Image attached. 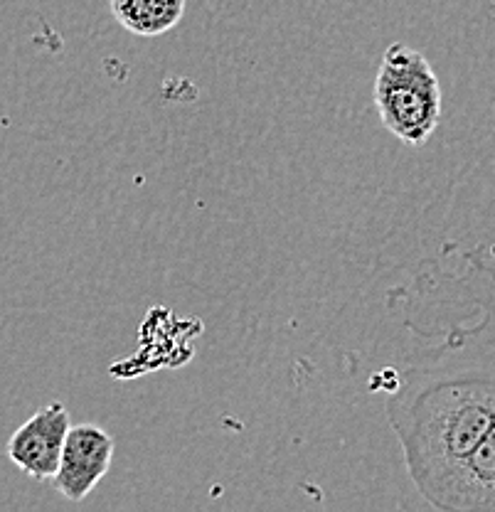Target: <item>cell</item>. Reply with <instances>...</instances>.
<instances>
[{
	"label": "cell",
	"instance_id": "cell-1",
	"mask_svg": "<svg viewBox=\"0 0 495 512\" xmlns=\"http://www.w3.org/2000/svg\"><path fill=\"white\" fill-rule=\"evenodd\" d=\"M387 419L414 488L444 510L466 461L495 429V355L407 372Z\"/></svg>",
	"mask_w": 495,
	"mask_h": 512
},
{
	"label": "cell",
	"instance_id": "cell-2",
	"mask_svg": "<svg viewBox=\"0 0 495 512\" xmlns=\"http://www.w3.org/2000/svg\"><path fill=\"white\" fill-rule=\"evenodd\" d=\"M372 96L382 126L407 146H424L441 124L439 77L427 55L404 42L382 52Z\"/></svg>",
	"mask_w": 495,
	"mask_h": 512
},
{
	"label": "cell",
	"instance_id": "cell-3",
	"mask_svg": "<svg viewBox=\"0 0 495 512\" xmlns=\"http://www.w3.org/2000/svg\"><path fill=\"white\" fill-rule=\"evenodd\" d=\"M69 429H72V421H69L65 404H45L10 436L8 458L25 476L52 480L60 468Z\"/></svg>",
	"mask_w": 495,
	"mask_h": 512
},
{
	"label": "cell",
	"instance_id": "cell-4",
	"mask_svg": "<svg viewBox=\"0 0 495 512\" xmlns=\"http://www.w3.org/2000/svg\"><path fill=\"white\" fill-rule=\"evenodd\" d=\"M114 439L97 424H77L69 429L57 476L55 490L72 503H82L106 478L114 461Z\"/></svg>",
	"mask_w": 495,
	"mask_h": 512
},
{
	"label": "cell",
	"instance_id": "cell-5",
	"mask_svg": "<svg viewBox=\"0 0 495 512\" xmlns=\"http://www.w3.org/2000/svg\"><path fill=\"white\" fill-rule=\"evenodd\" d=\"M446 512H495V429L473 451L456 478Z\"/></svg>",
	"mask_w": 495,
	"mask_h": 512
},
{
	"label": "cell",
	"instance_id": "cell-6",
	"mask_svg": "<svg viewBox=\"0 0 495 512\" xmlns=\"http://www.w3.org/2000/svg\"><path fill=\"white\" fill-rule=\"evenodd\" d=\"M116 23L136 37H161L183 20L188 0H109Z\"/></svg>",
	"mask_w": 495,
	"mask_h": 512
}]
</instances>
